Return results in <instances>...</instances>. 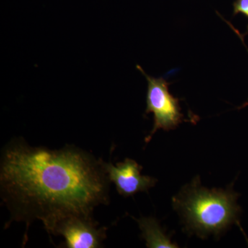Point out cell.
<instances>
[{"instance_id": "7", "label": "cell", "mask_w": 248, "mask_h": 248, "mask_svg": "<svg viewBox=\"0 0 248 248\" xmlns=\"http://www.w3.org/2000/svg\"><path fill=\"white\" fill-rule=\"evenodd\" d=\"M241 14L248 17V0H235L233 3V16ZM248 33V26L247 32L244 36Z\"/></svg>"}, {"instance_id": "5", "label": "cell", "mask_w": 248, "mask_h": 248, "mask_svg": "<svg viewBox=\"0 0 248 248\" xmlns=\"http://www.w3.org/2000/svg\"><path fill=\"white\" fill-rule=\"evenodd\" d=\"M104 169L110 182L123 197H132L140 192L148 191L156 184V179L141 174L142 168L135 160L126 158L116 166L104 161Z\"/></svg>"}, {"instance_id": "3", "label": "cell", "mask_w": 248, "mask_h": 248, "mask_svg": "<svg viewBox=\"0 0 248 248\" xmlns=\"http://www.w3.org/2000/svg\"><path fill=\"white\" fill-rule=\"evenodd\" d=\"M137 68L148 81L146 114L153 113L154 115L153 130L145 139L148 143L157 130H174L185 120L181 111L179 99L170 93L169 84L166 80L148 76L138 65Z\"/></svg>"}, {"instance_id": "2", "label": "cell", "mask_w": 248, "mask_h": 248, "mask_svg": "<svg viewBox=\"0 0 248 248\" xmlns=\"http://www.w3.org/2000/svg\"><path fill=\"white\" fill-rule=\"evenodd\" d=\"M239 194L232 187L209 190L201 186L200 178H196L184 186L172 202L186 231L205 238L218 236L238 222L241 211L236 203Z\"/></svg>"}, {"instance_id": "6", "label": "cell", "mask_w": 248, "mask_h": 248, "mask_svg": "<svg viewBox=\"0 0 248 248\" xmlns=\"http://www.w3.org/2000/svg\"><path fill=\"white\" fill-rule=\"evenodd\" d=\"M141 231V237L149 248H176L177 244L172 242L169 235L165 233L159 222L153 217H142L137 219Z\"/></svg>"}, {"instance_id": "4", "label": "cell", "mask_w": 248, "mask_h": 248, "mask_svg": "<svg viewBox=\"0 0 248 248\" xmlns=\"http://www.w3.org/2000/svg\"><path fill=\"white\" fill-rule=\"evenodd\" d=\"M107 228H98L92 216L72 215L60 220L50 234L62 235L68 248H98L107 238Z\"/></svg>"}, {"instance_id": "8", "label": "cell", "mask_w": 248, "mask_h": 248, "mask_svg": "<svg viewBox=\"0 0 248 248\" xmlns=\"http://www.w3.org/2000/svg\"><path fill=\"white\" fill-rule=\"evenodd\" d=\"M246 48H247V50H248V48H247V47H246ZM248 101L247 102H246V103H245V104H244V105L242 106V107H241V108H244V107H248Z\"/></svg>"}, {"instance_id": "1", "label": "cell", "mask_w": 248, "mask_h": 248, "mask_svg": "<svg viewBox=\"0 0 248 248\" xmlns=\"http://www.w3.org/2000/svg\"><path fill=\"white\" fill-rule=\"evenodd\" d=\"M110 181L104 161L76 146L60 150L31 147L15 140L4 147L0 164V192L11 220H40L49 234L62 218L92 216L108 203Z\"/></svg>"}]
</instances>
